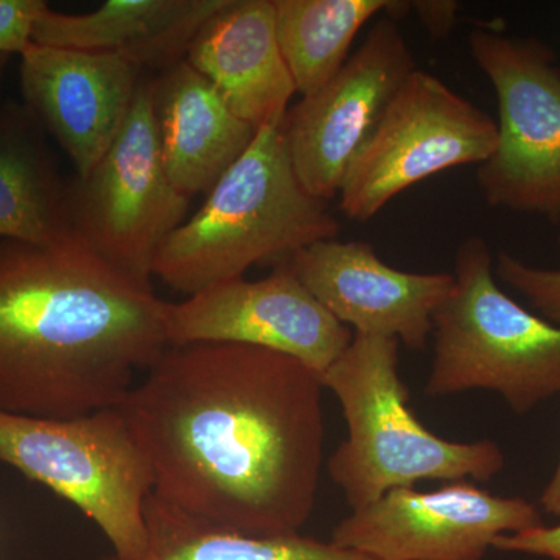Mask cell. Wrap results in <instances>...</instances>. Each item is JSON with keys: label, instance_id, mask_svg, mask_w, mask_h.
I'll return each instance as SVG.
<instances>
[{"label": "cell", "instance_id": "12", "mask_svg": "<svg viewBox=\"0 0 560 560\" xmlns=\"http://www.w3.org/2000/svg\"><path fill=\"white\" fill-rule=\"evenodd\" d=\"M168 346L235 342L285 353L316 374L329 370L353 331L280 264L267 278L226 280L180 302H165Z\"/></svg>", "mask_w": 560, "mask_h": 560}, {"label": "cell", "instance_id": "17", "mask_svg": "<svg viewBox=\"0 0 560 560\" xmlns=\"http://www.w3.org/2000/svg\"><path fill=\"white\" fill-rule=\"evenodd\" d=\"M226 0H108L84 14L50 7L40 13L33 43L62 49L109 51L138 68L167 69L184 60L195 35Z\"/></svg>", "mask_w": 560, "mask_h": 560}, {"label": "cell", "instance_id": "8", "mask_svg": "<svg viewBox=\"0 0 560 560\" xmlns=\"http://www.w3.org/2000/svg\"><path fill=\"white\" fill-rule=\"evenodd\" d=\"M73 231L101 259L151 283L158 253L186 221L190 198L165 171L151 80L142 79L113 145L70 180Z\"/></svg>", "mask_w": 560, "mask_h": 560}, {"label": "cell", "instance_id": "24", "mask_svg": "<svg viewBox=\"0 0 560 560\" xmlns=\"http://www.w3.org/2000/svg\"><path fill=\"white\" fill-rule=\"evenodd\" d=\"M408 3L433 38H445L458 21L459 3L455 0H415Z\"/></svg>", "mask_w": 560, "mask_h": 560}, {"label": "cell", "instance_id": "18", "mask_svg": "<svg viewBox=\"0 0 560 560\" xmlns=\"http://www.w3.org/2000/svg\"><path fill=\"white\" fill-rule=\"evenodd\" d=\"M25 106L0 108V238L55 246L75 237L70 180Z\"/></svg>", "mask_w": 560, "mask_h": 560}, {"label": "cell", "instance_id": "11", "mask_svg": "<svg viewBox=\"0 0 560 560\" xmlns=\"http://www.w3.org/2000/svg\"><path fill=\"white\" fill-rule=\"evenodd\" d=\"M539 526L540 511L529 501L455 481L430 492L389 490L350 511L330 541L375 560H481L499 537Z\"/></svg>", "mask_w": 560, "mask_h": 560}, {"label": "cell", "instance_id": "7", "mask_svg": "<svg viewBox=\"0 0 560 560\" xmlns=\"http://www.w3.org/2000/svg\"><path fill=\"white\" fill-rule=\"evenodd\" d=\"M471 60L488 77L499 105L495 150L478 165L492 208L536 213L560 223V68L534 38L488 27L470 32Z\"/></svg>", "mask_w": 560, "mask_h": 560}, {"label": "cell", "instance_id": "5", "mask_svg": "<svg viewBox=\"0 0 560 560\" xmlns=\"http://www.w3.org/2000/svg\"><path fill=\"white\" fill-rule=\"evenodd\" d=\"M455 285L433 318V363L425 394L499 393L526 415L560 393V326L529 312L497 283L488 242L458 246Z\"/></svg>", "mask_w": 560, "mask_h": 560}, {"label": "cell", "instance_id": "21", "mask_svg": "<svg viewBox=\"0 0 560 560\" xmlns=\"http://www.w3.org/2000/svg\"><path fill=\"white\" fill-rule=\"evenodd\" d=\"M493 271L497 279L528 301L536 315L555 326H560V267H533L512 254L501 250L493 264Z\"/></svg>", "mask_w": 560, "mask_h": 560}, {"label": "cell", "instance_id": "9", "mask_svg": "<svg viewBox=\"0 0 560 560\" xmlns=\"http://www.w3.org/2000/svg\"><path fill=\"white\" fill-rule=\"evenodd\" d=\"M497 121L422 69L405 80L349 168L340 190L348 219L370 221L393 198L436 173L488 161Z\"/></svg>", "mask_w": 560, "mask_h": 560}, {"label": "cell", "instance_id": "23", "mask_svg": "<svg viewBox=\"0 0 560 560\" xmlns=\"http://www.w3.org/2000/svg\"><path fill=\"white\" fill-rule=\"evenodd\" d=\"M493 548L503 552L560 560V523L556 526L544 525L523 533L501 536L493 544Z\"/></svg>", "mask_w": 560, "mask_h": 560}, {"label": "cell", "instance_id": "2", "mask_svg": "<svg viewBox=\"0 0 560 560\" xmlns=\"http://www.w3.org/2000/svg\"><path fill=\"white\" fill-rule=\"evenodd\" d=\"M165 301L79 237L0 241V410L69 419L119 408L168 348Z\"/></svg>", "mask_w": 560, "mask_h": 560}, {"label": "cell", "instance_id": "10", "mask_svg": "<svg viewBox=\"0 0 560 560\" xmlns=\"http://www.w3.org/2000/svg\"><path fill=\"white\" fill-rule=\"evenodd\" d=\"M416 69L396 20L382 16L323 88L287 110L280 128L308 194L327 202L340 195L386 106Z\"/></svg>", "mask_w": 560, "mask_h": 560}, {"label": "cell", "instance_id": "20", "mask_svg": "<svg viewBox=\"0 0 560 560\" xmlns=\"http://www.w3.org/2000/svg\"><path fill=\"white\" fill-rule=\"evenodd\" d=\"M149 550L143 560H375L334 541L293 534L253 537L209 528L151 493L145 508ZM101 560H116L113 555Z\"/></svg>", "mask_w": 560, "mask_h": 560}, {"label": "cell", "instance_id": "19", "mask_svg": "<svg viewBox=\"0 0 560 560\" xmlns=\"http://www.w3.org/2000/svg\"><path fill=\"white\" fill-rule=\"evenodd\" d=\"M388 7L389 0H275L280 50L302 97L345 66L363 25Z\"/></svg>", "mask_w": 560, "mask_h": 560}, {"label": "cell", "instance_id": "25", "mask_svg": "<svg viewBox=\"0 0 560 560\" xmlns=\"http://www.w3.org/2000/svg\"><path fill=\"white\" fill-rule=\"evenodd\" d=\"M541 510L552 517H560V458L551 480L545 486L540 495Z\"/></svg>", "mask_w": 560, "mask_h": 560}, {"label": "cell", "instance_id": "4", "mask_svg": "<svg viewBox=\"0 0 560 560\" xmlns=\"http://www.w3.org/2000/svg\"><path fill=\"white\" fill-rule=\"evenodd\" d=\"M399 348L396 338L353 334L349 348L320 375L348 423V438L327 470L350 511L419 481L488 482L506 463L497 442L442 440L416 418L399 374Z\"/></svg>", "mask_w": 560, "mask_h": 560}, {"label": "cell", "instance_id": "14", "mask_svg": "<svg viewBox=\"0 0 560 560\" xmlns=\"http://www.w3.org/2000/svg\"><path fill=\"white\" fill-rule=\"evenodd\" d=\"M143 70L109 51L32 43L21 55L25 108L88 175L113 145L142 81Z\"/></svg>", "mask_w": 560, "mask_h": 560}, {"label": "cell", "instance_id": "16", "mask_svg": "<svg viewBox=\"0 0 560 560\" xmlns=\"http://www.w3.org/2000/svg\"><path fill=\"white\" fill-rule=\"evenodd\" d=\"M162 160L187 198L209 194L257 135L232 113L212 83L184 60L151 80Z\"/></svg>", "mask_w": 560, "mask_h": 560}, {"label": "cell", "instance_id": "26", "mask_svg": "<svg viewBox=\"0 0 560 560\" xmlns=\"http://www.w3.org/2000/svg\"><path fill=\"white\" fill-rule=\"evenodd\" d=\"M7 57H0V73H2L3 65H5Z\"/></svg>", "mask_w": 560, "mask_h": 560}, {"label": "cell", "instance_id": "13", "mask_svg": "<svg viewBox=\"0 0 560 560\" xmlns=\"http://www.w3.org/2000/svg\"><path fill=\"white\" fill-rule=\"evenodd\" d=\"M287 265L316 301L353 334L396 338L425 348L433 318L455 285L447 272H408L390 267L368 242L313 243Z\"/></svg>", "mask_w": 560, "mask_h": 560}, {"label": "cell", "instance_id": "6", "mask_svg": "<svg viewBox=\"0 0 560 560\" xmlns=\"http://www.w3.org/2000/svg\"><path fill=\"white\" fill-rule=\"evenodd\" d=\"M0 460L79 508L116 560H143L153 469L120 408L69 419L0 410Z\"/></svg>", "mask_w": 560, "mask_h": 560}, {"label": "cell", "instance_id": "15", "mask_svg": "<svg viewBox=\"0 0 560 560\" xmlns=\"http://www.w3.org/2000/svg\"><path fill=\"white\" fill-rule=\"evenodd\" d=\"M186 61L257 130L282 124L298 94L280 50L275 0H226L195 35Z\"/></svg>", "mask_w": 560, "mask_h": 560}, {"label": "cell", "instance_id": "3", "mask_svg": "<svg viewBox=\"0 0 560 560\" xmlns=\"http://www.w3.org/2000/svg\"><path fill=\"white\" fill-rule=\"evenodd\" d=\"M329 202L298 179L280 124L265 125L210 189L202 208L162 245L153 276L191 296L238 279L254 265L285 264L340 234Z\"/></svg>", "mask_w": 560, "mask_h": 560}, {"label": "cell", "instance_id": "22", "mask_svg": "<svg viewBox=\"0 0 560 560\" xmlns=\"http://www.w3.org/2000/svg\"><path fill=\"white\" fill-rule=\"evenodd\" d=\"M47 7L43 0H0V57H21L28 49L36 21Z\"/></svg>", "mask_w": 560, "mask_h": 560}, {"label": "cell", "instance_id": "1", "mask_svg": "<svg viewBox=\"0 0 560 560\" xmlns=\"http://www.w3.org/2000/svg\"><path fill=\"white\" fill-rule=\"evenodd\" d=\"M323 389L285 353L194 342L168 346L119 408L165 506L209 528L282 537L315 510Z\"/></svg>", "mask_w": 560, "mask_h": 560}]
</instances>
